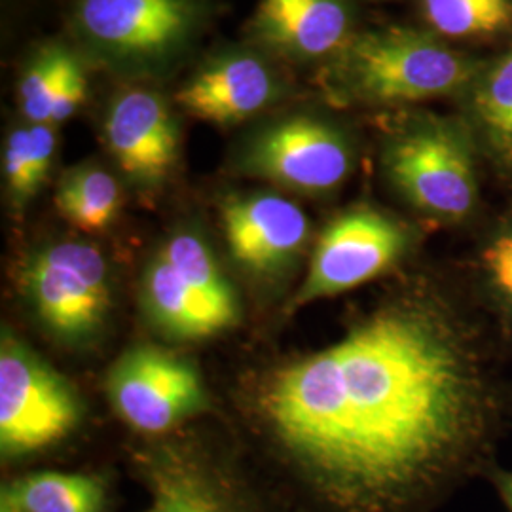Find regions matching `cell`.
<instances>
[{"label": "cell", "instance_id": "d6986e66", "mask_svg": "<svg viewBox=\"0 0 512 512\" xmlns=\"http://www.w3.org/2000/svg\"><path fill=\"white\" fill-rule=\"evenodd\" d=\"M473 105L486 156L503 179H512V50L478 76Z\"/></svg>", "mask_w": 512, "mask_h": 512}, {"label": "cell", "instance_id": "7a4b0ae2", "mask_svg": "<svg viewBox=\"0 0 512 512\" xmlns=\"http://www.w3.org/2000/svg\"><path fill=\"white\" fill-rule=\"evenodd\" d=\"M480 71L478 61L429 33L387 27L349 38L327 71V90L348 101L393 105L459 92Z\"/></svg>", "mask_w": 512, "mask_h": 512}, {"label": "cell", "instance_id": "5bb4252c", "mask_svg": "<svg viewBox=\"0 0 512 512\" xmlns=\"http://www.w3.org/2000/svg\"><path fill=\"white\" fill-rule=\"evenodd\" d=\"M351 29L346 0H262L251 21L253 37L291 59L336 55Z\"/></svg>", "mask_w": 512, "mask_h": 512}, {"label": "cell", "instance_id": "9a60e30c", "mask_svg": "<svg viewBox=\"0 0 512 512\" xmlns=\"http://www.w3.org/2000/svg\"><path fill=\"white\" fill-rule=\"evenodd\" d=\"M458 266L476 306L512 359V211L480 234Z\"/></svg>", "mask_w": 512, "mask_h": 512}, {"label": "cell", "instance_id": "44dd1931", "mask_svg": "<svg viewBox=\"0 0 512 512\" xmlns=\"http://www.w3.org/2000/svg\"><path fill=\"white\" fill-rule=\"evenodd\" d=\"M429 25L444 37H494L512 27V0H421Z\"/></svg>", "mask_w": 512, "mask_h": 512}, {"label": "cell", "instance_id": "603a6c76", "mask_svg": "<svg viewBox=\"0 0 512 512\" xmlns=\"http://www.w3.org/2000/svg\"><path fill=\"white\" fill-rule=\"evenodd\" d=\"M4 177L8 192L16 207H25L35 194L33 181V158H31V128H16L6 139L4 147Z\"/></svg>", "mask_w": 512, "mask_h": 512}, {"label": "cell", "instance_id": "d4e9b609", "mask_svg": "<svg viewBox=\"0 0 512 512\" xmlns=\"http://www.w3.org/2000/svg\"><path fill=\"white\" fill-rule=\"evenodd\" d=\"M484 480H488L495 490V494L499 497V501L503 503L505 511L512 512V471L501 467L499 463H494L486 475Z\"/></svg>", "mask_w": 512, "mask_h": 512}, {"label": "cell", "instance_id": "7c38bea8", "mask_svg": "<svg viewBox=\"0 0 512 512\" xmlns=\"http://www.w3.org/2000/svg\"><path fill=\"white\" fill-rule=\"evenodd\" d=\"M222 228L232 256L256 274L285 268L310 236L304 211L275 194L230 198L222 205Z\"/></svg>", "mask_w": 512, "mask_h": 512}, {"label": "cell", "instance_id": "ac0fdd59", "mask_svg": "<svg viewBox=\"0 0 512 512\" xmlns=\"http://www.w3.org/2000/svg\"><path fill=\"white\" fill-rule=\"evenodd\" d=\"M143 291L148 315L167 336L203 340L219 334L202 304L164 256L158 255L148 264Z\"/></svg>", "mask_w": 512, "mask_h": 512}, {"label": "cell", "instance_id": "8992f818", "mask_svg": "<svg viewBox=\"0 0 512 512\" xmlns=\"http://www.w3.org/2000/svg\"><path fill=\"white\" fill-rule=\"evenodd\" d=\"M82 418L71 384L6 334L0 348V448L21 458L67 439Z\"/></svg>", "mask_w": 512, "mask_h": 512}, {"label": "cell", "instance_id": "4fadbf2b", "mask_svg": "<svg viewBox=\"0 0 512 512\" xmlns=\"http://www.w3.org/2000/svg\"><path fill=\"white\" fill-rule=\"evenodd\" d=\"M281 92L274 69L247 52L220 55L177 93L188 114L215 126H234L270 107Z\"/></svg>", "mask_w": 512, "mask_h": 512}, {"label": "cell", "instance_id": "cb8c5ba5", "mask_svg": "<svg viewBox=\"0 0 512 512\" xmlns=\"http://www.w3.org/2000/svg\"><path fill=\"white\" fill-rule=\"evenodd\" d=\"M86 97V76L80 67V63H76L71 73L67 74L61 90L55 97L54 109H52V126L61 124L63 120L71 118L76 109L82 105Z\"/></svg>", "mask_w": 512, "mask_h": 512}, {"label": "cell", "instance_id": "ffe728a7", "mask_svg": "<svg viewBox=\"0 0 512 512\" xmlns=\"http://www.w3.org/2000/svg\"><path fill=\"white\" fill-rule=\"evenodd\" d=\"M55 203L59 213L78 230L101 232L116 219L122 192L109 171L84 165L63 177Z\"/></svg>", "mask_w": 512, "mask_h": 512}, {"label": "cell", "instance_id": "5b68a950", "mask_svg": "<svg viewBox=\"0 0 512 512\" xmlns=\"http://www.w3.org/2000/svg\"><path fill=\"white\" fill-rule=\"evenodd\" d=\"M74 29L110 65L156 69L183 54L202 25L198 0H76Z\"/></svg>", "mask_w": 512, "mask_h": 512}, {"label": "cell", "instance_id": "7402d4cb", "mask_svg": "<svg viewBox=\"0 0 512 512\" xmlns=\"http://www.w3.org/2000/svg\"><path fill=\"white\" fill-rule=\"evenodd\" d=\"M76 63V57L63 46H50L27 65L19 80L18 97L21 112L31 124L52 126L55 97Z\"/></svg>", "mask_w": 512, "mask_h": 512}, {"label": "cell", "instance_id": "e0dca14e", "mask_svg": "<svg viewBox=\"0 0 512 512\" xmlns=\"http://www.w3.org/2000/svg\"><path fill=\"white\" fill-rule=\"evenodd\" d=\"M0 501L19 512H107L109 488L99 475L38 471L6 484Z\"/></svg>", "mask_w": 512, "mask_h": 512}, {"label": "cell", "instance_id": "9c48e42d", "mask_svg": "<svg viewBox=\"0 0 512 512\" xmlns=\"http://www.w3.org/2000/svg\"><path fill=\"white\" fill-rule=\"evenodd\" d=\"M245 173L304 194H329L346 183L353 147L344 131L311 116L262 129L241 156Z\"/></svg>", "mask_w": 512, "mask_h": 512}, {"label": "cell", "instance_id": "277c9868", "mask_svg": "<svg viewBox=\"0 0 512 512\" xmlns=\"http://www.w3.org/2000/svg\"><path fill=\"white\" fill-rule=\"evenodd\" d=\"M420 241L416 228L374 205L349 207L330 220L317 239L310 270L294 296L293 308L397 274L416 253Z\"/></svg>", "mask_w": 512, "mask_h": 512}, {"label": "cell", "instance_id": "8fae6325", "mask_svg": "<svg viewBox=\"0 0 512 512\" xmlns=\"http://www.w3.org/2000/svg\"><path fill=\"white\" fill-rule=\"evenodd\" d=\"M105 141L122 173L141 188L164 183L179 158V126L164 97L128 90L110 103Z\"/></svg>", "mask_w": 512, "mask_h": 512}, {"label": "cell", "instance_id": "52a82bcc", "mask_svg": "<svg viewBox=\"0 0 512 512\" xmlns=\"http://www.w3.org/2000/svg\"><path fill=\"white\" fill-rule=\"evenodd\" d=\"M23 287L46 329L67 342L92 338L107 321L109 268L90 243L61 241L40 249L23 270Z\"/></svg>", "mask_w": 512, "mask_h": 512}, {"label": "cell", "instance_id": "30bf717a", "mask_svg": "<svg viewBox=\"0 0 512 512\" xmlns=\"http://www.w3.org/2000/svg\"><path fill=\"white\" fill-rule=\"evenodd\" d=\"M110 403L126 423L162 435L207 408L198 370L164 349H129L109 374Z\"/></svg>", "mask_w": 512, "mask_h": 512}, {"label": "cell", "instance_id": "3957f363", "mask_svg": "<svg viewBox=\"0 0 512 512\" xmlns=\"http://www.w3.org/2000/svg\"><path fill=\"white\" fill-rule=\"evenodd\" d=\"M382 167L389 186L425 219L456 228L480 213L478 148L465 126L416 122L387 141Z\"/></svg>", "mask_w": 512, "mask_h": 512}, {"label": "cell", "instance_id": "ba28073f", "mask_svg": "<svg viewBox=\"0 0 512 512\" xmlns=\"http://www.w3.org/2000/svg\"><path fill=\"white\" fill-rule=\"evenodd\" d=\"M139 476L143 512H277L234 465L196 444L150 450L139 458Z\"/></svg>", "mask_w": 512, "mask_h": 512}, {"label": "cell", "instance_id": "2e32d148", "mask_svg": "<svg viewBox=\"0 0 512 512\" xmlns=\"http://www.w3.org/2000/svg\"><path fill=\"white\" fill-rule=\"evenodd\" d=\"M202 304L217 332L234 327L239 319L238 298L220 272L211 247L194 232H179L167 239L160 251Z\"/></svg>", "mask_w": 512, "mask_h": 512}, {"label": "cell", "instance_id": "6da1fadb", "mask_svg": "<svg viewBox=\"0 0 512 512\" xmlns=\"http://www.w3.org/2000/svg\"><path fill=\"white\" fill-rule=\"evenodd\" d=\"M256 410L327 512H433L497 463L512 359L458 260L403 272L327 348L274 370Z\"/></svg>", "mask_w": 512, "mask_h": 512}]
</instances>
